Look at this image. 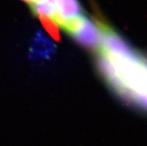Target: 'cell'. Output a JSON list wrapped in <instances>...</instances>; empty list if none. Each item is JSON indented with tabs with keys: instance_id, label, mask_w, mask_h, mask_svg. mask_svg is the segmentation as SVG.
<instances>
[{
	"instance_id": "6da1fadb",
	"label": "cell",
	"mask_w": 147,
	"mask_h": 146,
	"mask_svg": "<svg viewBox=\"0 0 147 146\" xmlns=\"http://www.w3.org/2000/svg\"><path fill=\"white\" fill-rule=\"evenodd\" d=\"M63 29L83 46L97 50L100 48L101 33L99 26L88 17L82 15L73 20Z\"/></svg>"
},
{
	"instance_id": "3957f363",
	"label": "cell",
	"mask_w": 147,
	"mask_h": 146,
	"mask_svg": "<svg viewBox=\"0 0 147 146\" xmlns=\"http://www.w3.org/2000/svg\"><path fill=\"white\" fill-rule=\"evenodd\" d=\"M55 43L40 31L37 32L31 42L29 56L32 60L49 59L55 53Z\"/></svg>"
},
{
	"instance_id": "7a4b0ae2",
	"label": "cell",
	"mask_w": 147,
	"mask_h": 146,
	"mask_svg": "<svg viewBox=\"0 0 147 146\" xmlns=\"http://www.w3.org/2000/svg\"><path fill=\"white\" fill-rule=\"evenodd\" d=\"M42 1L46 2L52 8L54 13L52 20L62 28H64L70 21L83 15L82 7L78 0H42Z\"/></svg>"
},
{
	"instance_id": "5b68a950",
	"label": "cell",
	"mask_w": 147,
	"mask_h": 146,
	"mask_svg": "<svg viewBox=\"0 0 147 146\" xmlns=\"http://www.w3.org/2000/svg\"><path fill=\"white\" fill-rule=\"evenodd\" d=\"M22 1H24V2H27V3L30 4V5H32V4L38 2V1H40V0H22Z\"/></svg>"
},
{
	"instance_id": "277c9868",
	"label": "cell",
	"mask_w": 147,
	"mask_h": 146,
	"mask_svg": "<svg viewBox=\"0 0 147 146\" xmlns=\"http://www.w3.org/2000/svg\"><path fill=\"white\" fill-rule=\"evenodd\" d=\"M39 18L41 21V23L45 29L47 30V32L49 34V35L55 40L59 41L60 32L58 24L52 18L49 17L42 16V17H39Z\"/></svg>"
}]
</instances>
